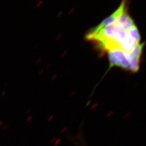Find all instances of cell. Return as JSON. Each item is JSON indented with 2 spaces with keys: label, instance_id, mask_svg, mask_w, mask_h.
<instances>
[{
  "label": "cell",
  "instance_id": "cell-1",
  "mask_svg": "<svg viewBox=\"0 0 146 146\" xmlns=\"http://www.w3.org/2000/svg\"><path fill=\"white\" fill-rule=\"evenodd\" d=\"M86 40L93 42L102 52L118 49L131 52L141 43V35L136 26L127 29L116 20L99 31H89Z\"/></svg>",
  "mask_w": 146,
  "mask_h": 146
},
{
  "label": "cell",
  "instance_id": "cell-2",
  "mask_svg": "<svg viewBox=\"0 0 146 146\" xmlns=\"http://www.w3.org/2000/svg\"><path fill=\"white\" fill-rule=\"evenodd\" d=\"M144 46L145 43H140L131 52H126L118 49L107 51L110 62L109 69L116 67L131 73H137L140 68Z\"/></svg>",
  "mask_w": 146,
  "mask_h": 146
}]
</instances>
